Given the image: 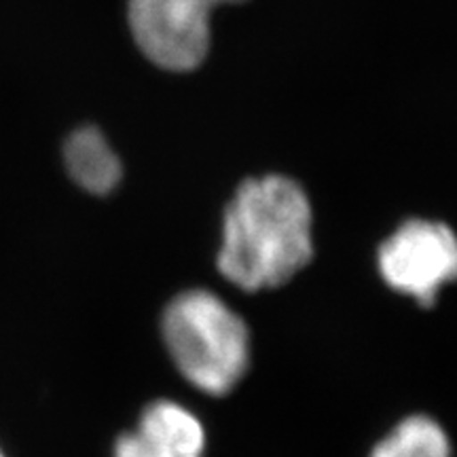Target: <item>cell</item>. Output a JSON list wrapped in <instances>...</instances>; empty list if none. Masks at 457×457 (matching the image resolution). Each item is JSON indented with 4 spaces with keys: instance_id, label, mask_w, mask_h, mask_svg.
I'll list each match as a JSON object with an SVG mask.
<instances>
[{
    "instance_id": "8",
    "label": "cell",
    "mask_w": 457,
    "mask_h": 457,
    "mask_svg": "<svg viewBox=\"0 0 457 457\" xmlns=\"http://www.w3.org/2000/svg\"><path fill=\"white\" fill-rule=\"evenodd\" d=\"M0 457H4V453H3V451H0Z\"/></svg>"
},
{
    "instance_id": "3",
    "label": "cell",
    "mask_w": 457,
    "mask_h": 457,
    "mask_svg": "<svg viewBox=\"0 0 457 457\" xmlns=\"http://www.w3.org/2000/svg\"><path fill=\"white\" fill-rule=\"evenodd\" d=\"M233 3L244 0H129V26L148 60L187 72L208 55L212 11Z\"/></svg>"
},
{
    "instance_id": "4",
    "label": "cell",
    "mask_w": 457,
    "mask_h": 457,
    "mask_svg": "<svg viewBox=\"0 0 457 457\" xmlns=\"http://www.w3.org/2000/svg\"><path fill=\"white\" fill-rule=\"evenodd\" d=\"M377 262L387 286L430 307L443 286L455 278V236L443 222L409 220L386 239Z\"/></svg>"
},
{
    "instance_id": "6",
    "label": "cell",
    "mask_w": 457,
    "mask_h": 457,
    "mask_svg": "<svg viewBox=\"0 0 457 457\" xmlns=\"http://www.w3.org/2000/svg\"><path fill=\"white\" fill-rule=\"evenodd\" d=\"M64 159L72 180L94 195H106L121 182V162L98 129L74 131L66 142Z\"/></svg>"
},
{
    "instance_id": "2",
    "label": "cell",
    "mask_w": 457,
    "mask_h": 457,
    "mask_svg": "<svg viewBox=\"0 0 457 457\" xmlns=\"http://www.w3.org/2000/svg\"><path fill=\"white\" fill-rule=\"evenodd\" d=\"M162 333L176 369L199 392L222 396L248 370V328L210 290H187L171 299L163 312Z\"/></svg>"
},
{
    "instance_id": "7",
    "label": "cell",
    "mask_w": 457,
    "mask_h": 457,
    "mask_svg": "<svg viewBox=\"0 0 457 457\" xmlns=\"http://www.w3.org/2000/svg\"><path fill=\"white\" fill-rule=\"evenodd\" d=\"M370 457H451V445L438 421L426 415H413L381 438Z\"/></svg>"
},
{
    "instance_id": "1",
    "label": "cell",
    "mask_w": 457,
    "mask_h": 457,
    "mask_svg": "<svg viewBox=\"0 0 457 457\" xmlns=\"http://www.w3.org/2000/svg\"><path fill=\"white\" fill-rule=\"evenodd\" d=\"M312 205L286 176L244 180L227 205L219 271L245 293L278 288L313 256Z\"/></svg>"
},
{
    "instance_id": "5",
    "label": "cell",
    "mask_w": 457,
    "mask_h": 457,
    "mask_svg": "<svg viewBox=\"0 0 457 457\" xmlns=\"http://www.w3.org/2000/svg\"><path fill=\"white\" fill-rule=\"evenodd\" d=\"M202 421L187 407L157 400L142 411L138 428L114 443V457H204Z\"/></svg>"
}]
</instances>
